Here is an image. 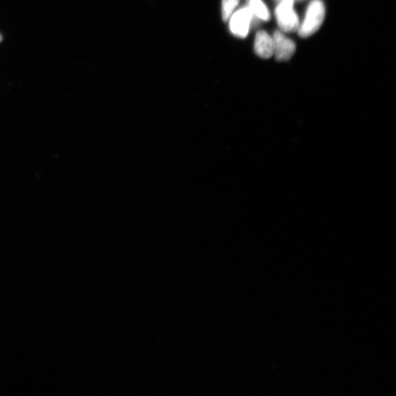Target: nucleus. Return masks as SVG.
Listing matches in <instances>:
<instances>
[{
  "label": "nucleus",
  "instance_id": "obj_1",
  "mask_svg": "<svg viewBox=\"0 0 396 396\" xmlns=\"http://www.w3.org/2000/svg\"><path fill=\"white\" fill-rule=\"evenodd\" d=\"M325 17V7L322 0H313L307 7L305 17L298 28L299 36L307 38L322 26Z\"/></svg>",
  "mask_w": 396,
  "mask_h": 396
},
{
  "label": "nucleus",
  "instance_id": "obj_2",
  "mask_svg": "<svg viewBox=\"0 0 396 396\" xmlns=\"http://www.w3.org/2000/svg\"><path fill=\"white\" fill-rule=\"evenodd\" d=\"M294 1L283 0L275 10L277 24L284 32H294L299 27V17L294 9Z\"/></svg>",
  "mask_w": 396,
  "mask_h": 396
},
{
  "label": "nucleus",
  "instance_id": "obj_3",
  "mask_svg": "<svg viewBox=\"0 0 396 396\" xmlns=\"http://www.w3.org/2000/svg\"><path fill=\"white\" fill-rule=\"evenodd\" d=\"M253 14L248 6L244 7L231 16L230 30L231 33L239 38H244L249 33Z\"/></svg>",
  "mask_w": 396,
  "mask_h": 396
},
{
  "label": "nucleus",
  "instance_id": "obj_4",
  "mask_svg": "<svg viewBox=\"0 0 396 396\" xmlns=\"http://www.w3.org/2000/svg\"><path fill=\"white\" fill-rule=\"evenodd\" d=\"M274 56L279 61L290 59L296 51L295 43L286 37L280 31H276L273 36Z\"/></svg>",
  "mask_w": 396,
  "mask_h": 396
},
{
  "label": "nucleus",
  "instance_id": "obj_5",
  "mask_svg": "<svg viewBox=\"0 0 396 396\" xmlns=\"http://www.w3.org/2000/svg\"><path fill=\"white\" fill-rule=\"evenodd\" d=\"M255 51L257 56L269 59L274 55L273 38L265 31H259L255 39Z\"/></svg>",
  "mask_w": 396,
  "mask_h": 396
},
{
  "label": "nucleus",
  "instance_id": "obj_6",
  "mask_svg": "<svg viewBox=\"0 0 396 396\" xmlns=\"http://www.w3.org/2000/svg\"><path fill=\"white\" fill-rule=\"evenodd\" d=\"M248 7L253 16L264 21H269L270 13L262 0H247Z\"/></svg>",
  "mask_w": 396,
  "mask_h": 396
},
{
  "label": "nucleus",
  "instance_id": "obj_7",
  "mask_svg": "<svg viewBox=\"0 0 396 396\" xmlns=\"http://www.w3.org/2000/svg\"><path fill=\"white\" fill-rule=\"evenodd\" d=\"M239 3L240 0H222V16L224 21L230 19Z\"/></svg>",
  "mask_w": 396,
  "mask_h": 396
},
{
  "label": "nucleus",
  "instance_id": "obj_8",
  "mask_svg": "<svg viewBox=\"0 0 396 396\" xmlns=\"http://www.w3.org/2000/svg\"><path fill=\"white\" fill-rule=\"evenodd\" d=\"M2 39H3L2 36L0 35V42H1Z\"/></svg>",
  "mask_w": 396,
  "mask_h": 396
},
{
  "label": "nucleus",
  "instance_id": "obj_9",
  "mask_svg": "<svg viewBox=\"0 0 396 396\" xmlns=\"http://www.w3.org/2000/svg\"><path fill=\"white\" fill-rule=\"evenodd\" d=\"M297 1H302V0H297Z\"/></svg>",
  "mask_w": 396,
  "mask_h": 396
}]
</instances>
